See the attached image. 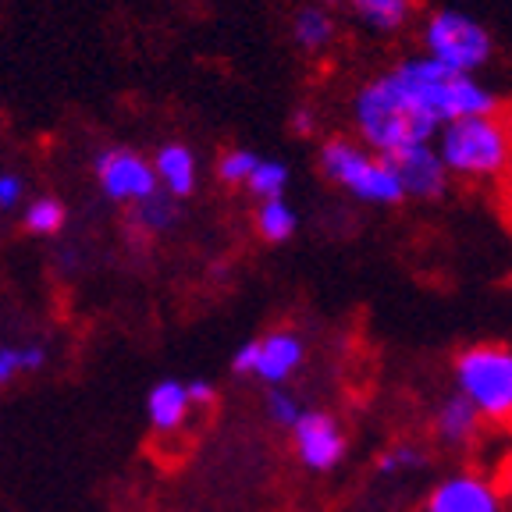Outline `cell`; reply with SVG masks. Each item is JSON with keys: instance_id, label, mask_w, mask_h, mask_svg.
I'll return each mask as SVG.
<instances>
[{"instance_id": "cell-8", "label": "cell", "mask_w": 512, "mask_h": 512, "mask_svg": "<svg viewBox=\"0 0 512 512\" xmlns=\"http://www.w3.org/2000/svg\"><path fill=\"white\" fill-rule=\"evenodd\" d=\"M292 445L306 470L328 473L345 459V434L338 420L324 409H306V416L292 431Z\"/></svg>"}, {"instance_id": "cell-25", "label": "cell", "mask_w": 512, "mask_h": 512, "mask_svg": "<svg viewBox=\"0 0 512 512\" xmlns=\"http://www.w3.org/2000/svg\"><path fill=\"white\" fill-rule=\"evenodd\" d=\"M288 128H292L296 136H313V132H317V111H313V107H296L292 118H288Z\"/></svg>"}, {"instance_id": "cell-1", "label": "cell", "mask_w": 512, "mask_h": 512, "mask_svg": "<svg viewBox=\"0 0 512 512\" xmlns=\"http://www.w3.org/2000/svg\"><path fill=\"white\" fill-rule=\"evenodd\" d=\"M352 125L363 146L381 157L409 150V146L434 143L441 125L416 104L413 96L395 82L392 72L367 79L352 96Z\"/></svg>"}, {"instance_id": "cell-27", "label": "cell", "mask_w": 512, "mask_h": 512, "mask_svg": "<svg viewBox=\"0 0 512 512\" xmlns=\"http://www.w3.org/2000/svg\"><path fill=\"white\" fill-rule=\"evenodd\" d=\"M189 395H192V406H210L214 402V384L196 377V381H189Z\"/></svg>"}, {"instance_id": "cell-17", "label": "cell", "mask_w": 512, "mask_h": 512, "mask_svg": "<svg viewBox=\"0 0 512 512\" xmlns=\"http://www.w3.org/2000/svg\"><path fill=\"white\" fill-rule=\"evenodd\" d=\"M296 228H299V214L285 200H267L256 207V232H260L264 242L281 246V242H288L296 235Z\"/></svg>"}, {"instance_id": "cell-10", "label": "cell", "mask_w": 512, "mask_h": 512, "mask_svg": "<svg viewBox=\"0 0 512 512\" xmlns=\"http://www.w3.org/2000/svg\"><path fill=\"white\" fill-rule=\"evenodd\" d=\"M388 160H392L395 175H399L402 189H406V200H441L445 196L448 168L434 143L409 146V150L395 153Z\"/></svg>"}, {"instance_id": "cell-6", "label": "cell", "mask_w": 512, "mask_h": 512, "mask_svg": "<svg viewBox=\"0 0 512 512\" xmlns=\"http://www.w3.org/2000/svg\"><path fill=\"white\" fill-rule=\"evenodd\" d=\"M420 43H424V54L431 61L463 75H477L495 54V40H491L488 25L456 8H441L427 15Z\"/></svg>"}, {"instance_id": "cell-31", "label": "cell", "mask_w": 512, "mask_h": 512, "mask_svg": "<svg viewBox=\"0 0 512 512\" xmlns=\"http://www.w3.org/2000/svg\"><path fill=\"white\" fill-rule=\"evenodd\" d=\"M509 192H512V168H509Z\"/></svg>"}, {"instance_id": "cell-23", "label": "cell", "mask_w": 512, "mask_h": 512, "mask_svg": "<svg viewBox=\"0 0 512 512\" xmlns=\"http://www.w3.org/2000/svg\"><path fill=\"white\" fill-rule=\"evenodd\" d=\"M260 160L264 157H256L253 150H228L217 157V178H221L224 185H249V178H253Z\"/></svg>"}, {"instance_id": "cell-29", "label": "cell", "mask_w": 512, "mask_h": 512, "mask_svg": "<svg viewBox=\"0 0 512 512\" xmlns=\"http://www.w3.org/2000/svg\"><path fill=\"white\" fill-rule=\"evenodd\" d=\"M342 4H352V11L363 8V4H370V0H342Z\"/></svg>"}, {"instance_id": "cell-11", "label": "cell", "mask_w": 512, "mask_h": 512, "mask_svg": "<svg viewBox=\"0 0 512 512\" xmlns=\"http://www.w3.org/2000/svg\"><path fill=\"white\" fill-rule=\"evenodd\" d=\"M306 360V345L296 331H267L264 338H256V374L271 388H285L292 377L299 374Z\"/></svg>"}, {"instance_id": "cell-19", "label": "cell", "mask_w": 512, "mask_h": 512, "mask_svg": "<svg viewBox=\"0 0 512 512\" xmlns=\"http://www.w3.org/2000/svg\"><path fill=\"white\" fill-rule=\"evenodd\" d=\"M132 221L139 224V232H168L171 224L178 221V200L171 192H157L153 200L132 207Z\"/></svg>"}, {"instance_id": "cell-9", "label": "cell", "mask_w": 512, "mask_h": 512, "mask_svg": "<svg viewBox=\"0 0 512 512\" xmlns=\"http://www.w3.org/2000/svg\"><path fill=\"white\" fill-rule=\"evenodd\" d=\"M505 498L495 480L480 473H452L438 480L427 495L424 512H502Z\"/></svg>"}, {"instance_id": "cell-28", "label": "cell", "mask_w": 512, "mask_h": 512, "mask_svg": "<svg viewBox=\"0 0 512 512\" xmlns=\"http://www.w3.org/2000/svg\"><path fill=\"white\" fill-rule=\"evenodd\" d=\"M505 491H509V498H512V466H509V473H505Z\"/></svg>"}, {"instance_id": "cell-16", "label": "cell", "mask_w": 512, "mask_h": 512, "mask_svg": "<svg viewBox=\"0 0 512 512\" xmlns=\"http://www.w3.org/2000/svg\"><path fill=\"white\" fill-rule=\"evenodd\" d=\"M47 367V345L25 342V345H0V384H11L22 374H40Z\"/></svg>"}, {"instance_id": "cell-21", "label": "cell", "mask_w": 512, "mask_h": 512, "mask_svg": "<svg viewBox=\"0 0 512 512\" xmlns=\"http://www.w3.org/2000/svg\"><path fill=\"white\" fill-rule=\"evenodd\" d=\"M61 224H64V207H61V200H54V196L32 200L29 207H25V232L54 235V232H61Z\"/></svg>"}, {"instance_id": "cell-30", "label": "cell", "mask_w": 512, "mask_h": 512, "mask_svg": "<svg viewBox=\"0 0 512 512\" xmlns=\"http://www.w3.org/2000/svg\"><path fill=\"white\" fill-rule=\"evenodd\" d=\"M313 4H324V8H331V4H342V0H313Z\"/></svg>"}, {"instance_id": "cell-18", "label": "cell", "mask_w": 512, "mask_h": 512, "mask_svg": "<svg viewBox=\"0 0 512 512\" xmlns=\"http://www.w3.org/2000/svg\"><path fill=\"white\" fill-rule=\"evenodd\" d=\"M249 196H256L260 203L267 200H285V189H288V164L285 160H274L264 157L256 164L253 178H249Z\"/></svg>"}, {"instance_id": "cell-15", "label": "cell", "mask_w": 512, "mask_h": 512, "mask_svg": "<svg viewBox=\"0 0 512 512\" xmlns=\"http://www.w3.org/2000/svg\"><path fill=\"white\" fill-rule=\"evenodd\" d=\"M153 168H157V178L164 185V192H171L175 200H185L196 189V157H192L189 146L182 143H168L160 146L157 157H153Z\"/></svg>"}, {"instance_id": "cell-12", "label": "cell", "mask_w": 512, "mask_h": 512, "mask_svg": "<svg viewBox=\"0 0 512 512\" xmlns=\"http://www.w3.org/2000/svg\"><path fill=\"white\" fill-rule=\"evenodd\" d=\"M192 409V395H189V381H175V377H164L150 388L146 395V416L157 434H175L178 427L189 420Z\"/></svg>"}, {"instance_id": "cell-13", "label": "cell", "mask_w": 512, "mask_h": 512, "mask_svg": "<svg viewBox=\"0 0 512 512\" xmlns=\"http://www.w3.org/2000/svg\"><path fill=\"white\" fill-rule=\"evenodd\" d=\"M480 420L484 416H480V409L466 395H448L438 406V413H434V438L448 448H463L480 434Z\"/></svg>"}, {"instance_id": "cell-26", "label": "cell", "mask_w": 512, "mask_h": 512, "mask_svg": "<svg viewBox=\"0 0 512 512\" xmlns=\"http://www.w3.org/2000/svg\"><path fill=\"white\" fill-rule=\"evenodd\" d=\"M232 370H235V374H242V377L256 374V338H253V342H246V345H239V349H235Z\"/></svg>"}, {"instance_id": "cell-2", "label": "cell", "mask_w": 512, "mask_h": 512, "mask_svg": "<svg viewBox=\"0 0 512 512\" xmlns=\"http://www.w3.org/2000/svg\"><path fill=\"white\" fill-rule=\"evenodd\" d=\"M402 89L424 107L441 128L463 118H480V114H495L498 100L477 75L452 72L445 64L431 61L427 54L402 57L395 68H388Z\"/></svg>"}, {"instance_id": "cell-7", "label": "cell", "mask_w": 512, "mask_h": 512, "mask_svg": "<svg viewBox=\"0 0 512 512\" xmlns=\"http://www.w3.org/2000/svg\"><path fill=\"white\" fill-rule=\"evenodd\" d=\"M96 182H100L107 200L128 203V207H139V203L153 200L160 192L157 168L146 157L121 150V146L118 150H104L96 157Z\"/></svg>"}, {"instance_id": "cell-3", "label": "cell", "mask_w": 512, "mask_h": 512, "mask_svg": "<svg viewBox=\"0 0 512 512\" xmlns=\"http://www.w3.org/2000/svg\"><path fill=\"white\" fill-rule=\"evenodd\" d=\"M320 175L328 178L331 185L345 189L349 196H356L360 203L370 207H395L406 200L399 175H395L392 160L381 153L367 150V146L352 143V139H328L317 153Z\"/></svg>"}, {"instance_id": "cell-5", "label": "cell", "mask_w": 512, "mask_h": 512, "mask_svg": "<svg viewBox=\"0 0 512 512\" xmlns=\"http://www.w3.org/2000/svg\"><path fill=\"white\" fill-rule=\"evenodd\" d=\"M456 392L480 409L484 420H512V345L480 342L456 356Z\"/></svg>"}, {"instance_id": "cell-14", "label": "cell", "mask_w": 512, "mask_h": 512, "mask_svg": "<svg viewBox=\"0 0 512 512\" xmlns=\"http://www.w3.org/2000/svg\"><path fill=\"white\" fill-rule=\"evenodd\" d=\"M338 36V22L331 15V8L324 4H303V8L292 15V40L303 54H320V50H328Z\"/></svg>"}, {"instance_id": "cell-20", "label": "cell", "mask_w": 512, "mask_h": 512, "mask_svg": "<svg viewBox=\"0 0 512 512\" xmlns=\"http://www.w3.org/2000/svg\"><path fill=\"white\" fill-rule=\"evenodd\" d=\"M420 466H427V452H420V448L409 445V441L384 448L381 456H377V473H381V477H399V473H413V470H420Z\"/></svg>"}, {"instance_id": "cell-22", "label": "cell", "mask_w": 512, "mask_h": 512, "mask_svg": "<svg viewBox=\"0 0 512 512\" xmlns=\"http://www.w3.org/2000/svg\"><path fill=\"white\" fill-rule=\"evenodd\" d=\"M264 406H267V416H271V424L285 427L288 434L296 431V424L306 416V406L296 399V395L288 392V388H271L267 399H264Z\"/></svg>"}, {"instance_id": "cell-4", "label": "cell", "mask_w": 512, "mask_h": 512, "mask_svg": "<svg viewBox=\"0 0 512 512\" xmlns=\"http://www.w3.org/2000/svg\"><path fill=\"white\" fill-rule=\"evenodd\" d=\"M434 146L445 160L448 175L495 178L512 168V132L495 114L452 121L438 132Z\"/></svg>"}, {"instance_id": "cell-24", "label": "cell", "mask_w": 512, "mask_h": 512, "mask_svg": "<svg viewBox=\"0 0 512 512\" xmlns=\"http://www.w3.org/2000/svg\"><path fill=\"white\" fill-rule=\"evenodd\" d=\"M22 192H25V182L15 175V171H4L0 175V210H11L18 207V200H22Z\"/></svg>"}]
</instances>
